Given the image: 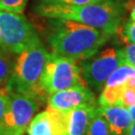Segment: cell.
<instances>
[{
	"mask_svg": "<svg viewBox=\"0 0 135 135\" xmlns=\"http://www.w3.org/2000/svg\"><path fill=\"white\" fill-rule=\"evenodd\" d=\"M80 62L82 77L95 92L101 91L113 71L125 63L121 48L116 47H108Z\"/></svg>",
	"mask_w": 135,
	"mask_h": 135,
	"instance_id": "obj_6",
	"label": "cell"
},
{
	"mask_svg": "<svg viewBox=\"0 0 135 135\" xmlns=\"http://www.w3.org/2000/svg\"><path fill=\"white\" fill-rule=\"evenodd\" d=\"M119 31L121 38L126 44H135V20H125Z\"/></svg>",
	"mask_w": 135,
	"mask_h": 135,
	"instance_id": "obj_17",
	"label": "cell"
},
{
	"mask_svg": "<svg viewBox=\"0 0 135 135\" xmlns=\"http://www.w3.org/2000/svg\"><path fill=\"white\" fill-rule=\"evenodd\" d=\"M28 0H0V10L22 14Z\"/></svg>",
	"mask_w": 135,
	"mask_h": 135,
	"instance_id": "obj_18",
	"label": "cell"
},
{
	"mask_svg": "<svg viewBox=\"0 0 135 135\" xmlns=\"http://www.w3.org/2000/svg\"><path fill=\"white\" fill-rule=\"evenodd\" d=\"M85 135H110L107 128V124L103 116L96 111V114L92 118L89 127Z\"/></svg>",
	"mask_w": 135,
	"mask_h": 135,
	"instance_id": "obj_16",
	"label": "cell"
},
{
	"mask_svg": "<svg viewBox=\"0 0 135 135\" xmlns=\"http://www.w3.org/2000/svg\"><path fill=\"white\" fill-rule=\"evenodd\" d=\"M106 0H39L41 3L49 4H60V5H85L91 3H98Z\"/></svg>",
	"mask_w": 135,
	"mask_h": 135,
	"instance_id": "obj_19",
	"label": "cell"
},
{
	"mask_svg": "<svg viewBox=\"0 0 135 135\" xmlns=\"http://www.w3.org/2000/svg\"><path fill=\"white\" fill-rule=\"evenodd\" d=\"M48 51L37 35L15 59L12 72L5 85L9 93H21L38 102L48 99L40 86V78L47 60Z\"/></svg>",
	"mask_w": 135,
	"mask_h": 135,
	"instance_id": "obj_3",
	"label": "cell"
},
{
	"mask_svg": "<svg viewBox=\"0 0 135 135\" xmlns=\"http://www.w3.org/2000/svg\"><path fill=\"white\" fill-rule=\"evenodd\" d=\"M0 135H19L14 131L10 130L8 128H6L4 126L0 125Z\"/></svg>",
	"mask_w": 135,
	"mask_h": 135,
	"instance_id": "obj_23",
	"label": "cell"
},
{
	"mask_svg": "<svg viewBox=\"0 0 135 135\" xmlns=\"http://www.w3.org/2000/svg\"><path fill=\"white\" fill-rule=\"evenodd\" d=\"M125 89V85L119 84L114 86H105L101 90V94L98 98L97 105L98 106H109L117 104L120 99L121 94Z\"/></svg>",
	"mask_w": 135,
	"mask_h": 135,
	"instance_id": "obj_13",
	"label": "cell"
},
{
	"mask_svg": "<svg viewBox=\"0 0 135 135\" xmlns=\"http://www.w3.org/2000/svg\"><path fill=\"white\" fill-rule=\"evenodd\" d=\"M76 85H87L78 61L50 52L40 78V86L50 96L52 93Z\"/></svg>",
	"mask_w": 135,
	"mask_h": 135,
	"instance_id": "obj_4",
	"label": "cell"
},
{
	"mask_svg": "<svg viewBox=\"0 0 135 135\" xmlns=\"http://www.w3.org/2000/svg\"><path fill=\"white\" fill-rule=\"evenodd\" d=\"M128 111H129V113H130L132 120H135V104L133 106H131L130 108H128Z\"/></svg>",
	"mask_w": 135,
	"mask_h": 135,
	"instance_id": "obj_25",
	"label": "cell"
},
{
	"mask_svg": "<svg viewBox=\"0 0 135 135\" xmlns=\"http://www.w3.org/2000/svg\"><path fill=\"white\" fill-rule=\"evenodd\" d=\"M38 103L36 99L29 95L10 93L9 105L0 125L19 135H23L29 122L38 109Z\"/></svg>",
	"mask_w": 135,
	"mask_h": 135,
	"instance_id": "obj_7",
	"label": "cell"
},
{
	"mask_svg": "<svg viewBox=\"0 0 135 135\" xmlns=\"http://www.w3.org/2000/svg\"><path fill=\"white\" fill-rule=\"evenodd\" d=\"M36 13L48 19L74 21L99 29L111 36L118 33L124 21L125 6L119 0H106L85 5H60L38 2Z\"/></svg>",
	"mask_w": 135,
	"mask_h": 135,
	"instance_id": "obj_2",
	"label": "cell"
},
{
	"mask_svg": "<svg viewBox=\"0 0 135 135\" xmlns=\"http://www.w3.org/2000/svg\"><path fill=\"white\" fill-rule=\"evenodd\" d=\"M38 34L22 14L0 10V51L19 54Z\"/></svg>",
	"mask_w": 135,
	"mask_h": 135,
	"instance_id": "obj_5",
	"label": "cell"
},
{
	"mask_svg": "<svg viewBox=\"0 0 135 135\" xmlns=\"http://www.w3.org/2000/svg\"><path fill=\"white\" fill-rule=\"evenodd\" d=\"M97 106H81L67 111V135H85Z\"/></svg>",
	"mask_w": 135,
	"mask_h": 135,
	"instance_id": "obj_10",
	"label": "cell"
},
{
	"mask_svg": "<svg viewBox=\"0 0 135 135\" xmlns=\"http://www.w3.org/2000/svg\"><path fill=\"white\" fill-rule=\"evenodd\" d=\"M98 112L103 116L110 135H126L132 122L128 109L118 104L109 106H97Z\"/></svg>",
	"mask_w": 135,
	"mask_h": 135,
	"instance_id": "obj_9",
	"label": "cell"
},
{
	"mask_svg": "<svg viewBox=\"0 0 135 135\" xmlns=\"http://www.w3.org/2000/svg\"><path fill=\"white\" fill-rule=\"evenodd\" d=\"M130 77H135V69L131 67L130 65L124 63L118 68H116L113 73L108 77L105 86H114V85L123 84Z\"/></svg>",
	"mask_w": 135,
	"mask_h": 135,
	"instance_id": "obj_14",
	"label": "cell"
},
{
	"mask_svg": "<svg viewBox=\"0 0 135 135\" xmlns=\"http://www.w3.org/2000/svg\"><path fill=\"white\" fill-rule=\"evenodd\" d=\"M124 62L135 69V44H126L125 47L121 48Z\"/></svg>",
	"mask_w": 135,
	"mask_h": 135,
	"instance_id": "obj_22",
	"label": "cell"
},
{
	"mask_svg": "<svg viewBox=\"0 0 135 135\" xmlns=\"http://www.w3.org/2000/svg\"><path fill=\"white\" fill-rule=\"evenodd\" d=\"M28 135H54L46 111L34 116L26 128Z\"/></svg>",
	"mask_w": 135,
	"mask_h": 135,
	"instance_id": "obj_11",
	"label": "cell"
},
{
	"mask_svg": "<svg viewBox=\"0 0 135 135\" xmlns=\"http://www.w3.org/2000/svg\"><path fill=\"white\" fill-rule=\"evenodd\" d=\"M14 61L11 55L0 51V87L5 86L12 72Z\"/></svg>",
	"mask_w": 135,
	"mask_h": 135,
	"instance_id": "obj_15",
	"label": "cell"
},
{
	"mask_svg": "<svg viewBox=\"0 0 135 135\" xmlns=\"http://www.w3.org/2000/svg\"><path fill=\"white\" fill-rule=\"evenodd\" d=\"M111 35L74 21L49 19L47 41L52 53L83 61L100 51Z\"/></svg>",
	"mask_w": 135,
	"mask_h": 135,
	"instance_id": "obj_1",
	"label": "cell"
},
{
	"mask_svg": "<svg viewBox=\"0 0 135 135\" xmlns=\"http://www.w3.org/2000/svg\"><path fill=\"white\" fill-rule=\"evenodd\" d=\"M118 105H121L122 107H124L126 109L130 108L131 106H133L135 104V91L132 89H128L125 88L123 93L121 94L120 99L117 103Z\"/></svg>",
	"mask_w": 135,
	"mask_h": 135,
	"instance_id": "obj_20",
	"label": "cell"
},
{
	"mask_svg": "<svg viewBox=\"0 0 135 135\" xmlns=\"http://www.w3.org/2000/svg\"><path fill=\"white\" fill-rule=\"evenodd\" d=\"M129 19L131 20H135V3L133 4L132 6V8H131V11H130V18Z\"/></svg>",
	"mask_w": 135,
	"mask_h": 135,
	"instance_id": "obj_26",
	"label": "cell"
},
{
	"mask_svg": "<svg viewBox=\"0 0 135 135\" xmlns=\"http://www.w3.org/2000/svg\"><path fill=\"white\" fill-rule=\"evenodd\" d=\"M54 135H67V111L48 106L46 109Z\"/></svg>",
	"mask_w": 135,
	"mask_h": 135,
	"instance_id": "obj_12",
	"label": "cell"
},
{
	"mask_svg": "<svg viewBox=\"0 0 135 135\" xmlns=\"http://www.w3.org/2000/svg\"><path fill=\"white\" fill-rule=\"evenodd\" d=\"M48 106L69 111L81 106H97L95 94L88 85H76L52 93L48 97Z\"/></svg>",
	"mask_w": 135,
	"mask_h": 135,
	"instance_id": "obj_8",
	"label": "cell"
},
{
	"mask_svg": "<svg viewBox=\"0 0 135 135\" xmlns=\"http://www.w3.org/2000/svg\"><path fill=\"white\" fill-rule=\"evenodd\" d=\"M126 135H135V120H132Z\"/></svg>",
	"mask_w": 135,
	"mask_h": 135,
	"instance_id": "obj_24",
	"label": "cell"
},
{
	"mask_svg": "<svg viewBox=\"0 0 135 135\" xmlns=\"http://www.w3.org/2000/svg\"><path fill=\"white\" fill-rule=\"evenodd\" d=\"M10 100V93L5 87H0V124L2 123Z\"/></svg>",
	"mask_w": 135,
	"mask_h": 135,
	"instance_id": "obj_21",
	"label": "cell"
}]
</instances>
